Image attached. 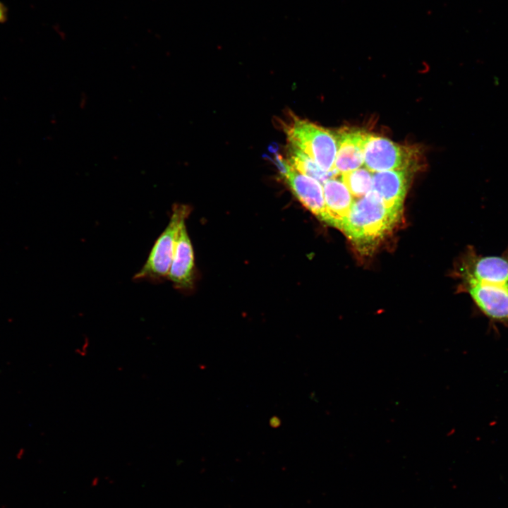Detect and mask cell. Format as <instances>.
<instances>
[{"label":"cell","instance_id":"cell-1","mask_svg":"<svg viewBox=\"0 0 508 508\" xmlns=\"http://www.w3.org/2000/svg\"><path fill=\"white\" fill-rule=\"evenodd\" d=\"M402 210L388 207L370 190L351 206L341 231L361 251L372 250L401 219Z\"/></svg>","mask_w":508,"mask_h":508},{"label":"cell","instance_id":"cell-2","mask_svg":"<svg viewBox=\"0 0 508 508\" xmlns=\"http://www.w3.org/2000/svg\"><path fill=\"white\" fill-rule=\"evenodd\" d=\"M283 126L289 144L306 153L324 171L335 170L337 142L334 131L293 114Z\"/></svg>","mask_w":508,"mask_h":508},{"label":"cell","instance_id":"cell-3","mask_svg":"<svg viewBox=\"0 0 508 508\" xmlns=\"http://www.w3.org/2000/svg\"><path fill=\"white\" fill-rule=\"evenodd\" d=\"M190 210L184 204L173 205L168 224L155 241L145 262L133 276V280L160 283L168 279L178 231Z\"/></svg>","mask_w":508,"mask_h":508},{"label":"cell","instance_id":"cell-4","mask_svg":"<svg viewBox=\"0 0 508 508\" xmlns=\"http://www.w3.org/2000/svg\"><path fill=\"white\" fill-rule=\"evenodd\" d=\"M418 147L402 145L392 140L369 134L364 149L363 164L373 173L389 170L416 171L422 163Z\"/></svg>","mask_w":508,"mask_h":508},{"label":"cell","instance_id":"cell-5","mask_svg":"<svg viewBox=\"0 0 508 508\" xmlns=\"http://www.w3.org/2000/svg\"><path fill=\"white\" fill-rule=\"evenodd\" d=\"M275 159L281 176L295 197L319 219L325 222V203L322 183L299 172L286 159L279 155Z\"/></svg>","mask_w":508,"mask_h":508},{"label":"cell","instance_id":"cell-6","mask_svg":"<svg viewBox=\"0 0 508 508\" xmlns=\"http://www.w3.org/2000/svg\"><path fill=\"white\" fill-rule=\"evenodd\" d=\"M461 289L490 322L508 327V284L463 281Z\"/></svg>","mask_w":508,"mask_h":508},{"label":"cell","instance_id":"cell-7","mask_svg":"<svg viewBox=\"0 0 508 508\" xmlns=\"http://www.w3.org/2000/svg\"><path fill=\"white\" fill-rule=\"evenodd\" d=\"M463 281L508 284V248L500 255L483 256L468 248L459 268Z\"/></svg>","mask_w":508,"mask_h":508},{"label":"cell","instance_id":"cell-8","mask_svg":"<svg viewBox=\"0 0 508 508\" xmlns=\"http://www.w3.org/2000/svg\"><path fill=\"white\" fill-rule=\"evenodd\" d=\"M334 133L337 142L334 169L341 175L360 168L363 164L365 145L370 133L347 127Z\"/></svg>","mask_w":508,"mask_h":508},{"label":"cell","instance_id":"cell-9","mask_svg":"<svg viewBox=\"0 0 508 508\" xmlns=\"http://www.w3.org/2000/svg\"><path fill=\"white\" fill-rule=\"evenodd\" d=\"M181 291L193 289L195 280L194 252L183 222L178 231L168 279Z\"/></svg>","mask_w":508,"mask_h":508},{"label":"cell","instance_id":"cell-10","mask_svg":"<svg viewBox=\"0 0 508 508\" xmlns=\"http://www.w3.org/2000/svg\"><path fill=\"white\" fill-rule=\"evenodd\" d=\"M414 172L411 170H389L373 173L371 191L388 207L402 210Z\"/></svg>","mask_w":508,"mask_h":508},{"label":"cell","instance_id":"cell-11","mask_svg":"<svg viewBox=\"0 0 508 508\" xmlns=\"http://www.w3.org/2000/svg\"><path fill=\"white\" fill-rule=\"evenodd\" d=\"M339 176L323 183L325 223L341 229L353 203V197Z\"/></svg>","mask_w":508,"mask_h":508},{"label":"cell","instance_id":"cell-12","mask_svg":"<svg viewBox=\"0 0 508 508\" xmlns=\"http://www.w3.org/2000/svg\"><path fill=\"white\" fill-rule=\"evenodd\" d=\"M286 160L299 172L310 176L323 184L327 179L339 176L337 170L326 171L306 153L289 144Z\"/></svg>","mask_w":508,"mask_h":508},{"label":"cell","instance_id":"cell-13","mask_svg":"<svg viewBox=\"0 0 508 508\" xmlns=\"http://www.w3.org/2000/svg\"><path fill=\"white\" fill-rule=\"evenodd\" d=\"M373 172L366 168H358L340 175L353 198H361L372 189Z\"/></svg>","mask_w":508,"mask_h":508},{"label":"cell","instance_id":"cell-14","mask_svg":"<svg viewBox=\"0 0 508 508\" xmlns=\"http://www.w3.org/2000/svg\"><path fill=\"white\" fill-rule=\"evenodd\" d=\"M8 18V8L0 1V23H4Z\"/></svg>","mask_w":508,"mask_h":508},{"label":"cell","instance_id":"cell-15","mask_svg":"<svg viewBox=\"0 0 508 508\" xmlns=\"http://www.w3.org/2000/svg\"><path fill=\"white\" fill-rule=\"evenodd\" d=\"M270 425L272 427H278L280 425V421L277 417H272L270 419Z\"/></svg>","mask_w":508,"mask_h":508}]
</instances>
